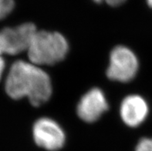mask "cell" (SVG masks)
Segmentation results:
<instances>
[{"instance_id":"6da1fadb","label":"cell","mask_w":152,"mask_h":151,"mask_svg":"<svg viewBox=\"0 0 152 151\" xmlns=\"http://www.w3.org/2000/svg\"><path fill=\"white\" fill-rule=\"evenodd\" d=\"M6 91L14 100L27 97L32 105L39 107L51 96L52 83L49 75L39 66L19 60L11 66Z\"/></svg>"},{"instance_id":"7a4b0ae2","label":"cell","mask_w":152,"mask_h":151,"mask_svg":"<svg viewBox=\"0 0 152 151\" xmlns=\"http://www.w3.org/2000/svg\"><path fill=\"white\" fill-rule=\"evenodd\" d=\"M69 45L65 37L57 32L37 31L28 49L30 62L37 66L54 65L67 54Z\"/></svg>"},{"instance_id":"3957f363","label":"cell","mask_w":152,"mask_h":151,"mask_svg":"<svg viewBox=\"0 0 152 151\" xmlns=\"http://www.w3.org/2000/svg\"><path fill=\"white\" fill-rule=\"evenodd\" d=\"M138 70V60L133 52L126 46H117L112 50L107 76L121 82L132 80Z\"/></svg>"},{"instance_id":"277c9868","label":"cell","mask_w":152,"mask_h":151,"mask_svg":"<svg viewBox=\"0 0 152 151\" xmlns=\"http://www.w3.org/2000/svg\"><path fill=\"white\" fill-rule=\"evenodd\" d=\"M37 32L36 26L29 23L2 29L0 31V55H16L28 50Z\"/></svg>"},{"instance_id":"5b68a950","label":"cell","mask_w":152,"mask_h":151,"mask_svg":"<svg viewBox=\"0 0 152 151\" xmlns=\"http://www.w3.org/2000/svg\"><path fill=\"white\" fill-rule=\"evenodd\" d=\"M33 135L36 144L47 150L55 151L63 147L66 136L63 129L52 119L42 117L33 125Z\"/></svg>"},{"instance_id":"8992f818","label":"cell","mask_w":152,"mask_h":151,"mask_svg":"<svg viewBox=\"0 0 152 151\" xmlns=\"http://www.w3.org/2000/svg\"><path fill=\"white\" fill-rule=\"evenodd\" d=\"M107 109L108 103L104 92L98 88H94L82 96L77 105V112L82 120L94 123Z\"/></svg>"},{"instance_id":"52a82bcc","label":"cell","mask_w":152,"mask_h":151,"mask_svg":"<svg viewBox=\"0 0 152 151\" xmlns=\"http://www.w3.org/2000/svg\"><path fill=\"white\" fill-rule=\"evenodd\" d=\"M148 111V105L144 98L138 95H131L122 101L120 113L126 125L137 127L145 120Z\"/></svg>"},{"instance_id":"ba28073f","label":"cell","mask_w":152,"mask_h":151,"mask_svg":"<svg viewBox=\"0 0 152 151\" xmlns=\"http://www.w3.org/2000/svg\"><path fill=\"white\" fill-rule=\"evenodd\" d=\"M136 151H152V138H143L138 142Z\"/></svg>"},{"instance_id":"9c48e42d","label":"cell","mask_w":152,"mask_h":151,"mask_svg":"<svg viewBox=\"0 0 152 151\" xmlns=\"http://www.w3.org/2000/svg\"><path fill=\"white\" fill-rule=\"evenodd\" d=\"M126 0H104L107 5L110 6H119L125 2Z\"/></svg>"},{"instance_id":"30bf717a","label":"cell","mask_w":152,"mask_h":151,"mask_svg":"<svg viewBox=\"0 0 152 151\" xmlns=\"http://www.w3.org/2000/svg\"><path fill=\"white\" fill-rule=\"evenodd\" d=\"M4 69H5V61H4V59H2V56L0 55V79L2 77Z\"/></svg>"},{"instance_id":"8fae6325","label":"cell","mask_w":152,"mask_h":151,"mask_svg":"<svg viewBox=\"0 0 152 151\" xmlns=\"http://www.w3.org/2000/svg\"><path fill=\"white\" fill-rule=\"evenodd\" d=\"M146 1L148 5V6L152 9V0H146Z\"/></svg>"},{"instance_id":"7c38bea8","label":"cell","mask_w":152,"mask_h":151,"mask_svg":"<svg viewBox=\"0 0 152 151\" xmlns=\"http://www.w3.org/2000/svg\"><path fill=\"white\" fill-rule=\"evenodd\" d=\"M94 2H96V3H100V2H104V0H93Z\"/></svg>"}]
</instances>
